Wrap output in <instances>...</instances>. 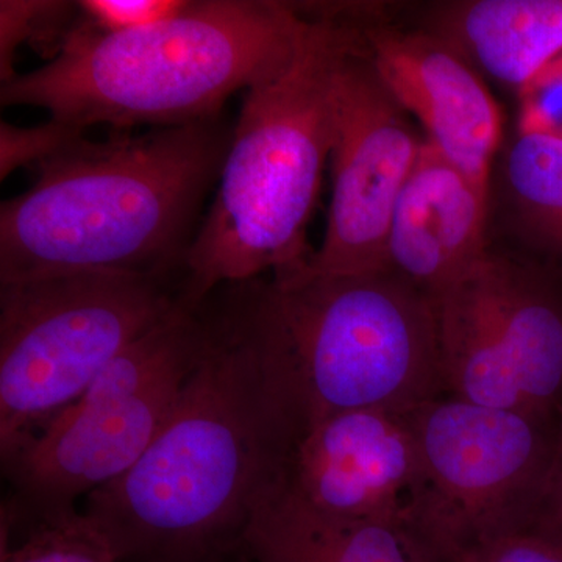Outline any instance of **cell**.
Segmentation results:
<instances>
[{
    "instance_id": "cell-11",
    "label": "cell",
    "mask_w": 562,
    "mask_h": 562,
    "mask_svg": "<svg viewBox=\"0 0 562 562\" xmlns=\"http://www.w3.org/2000/svg\"><path fill=\"white\" fill-rule=\"evenodd\" d=\"M279 486L316 512L419 531L424 468L408 413L358 409L292 438Z\"/></svg>"
},
{
    "instance_id": "cell-8",
    "label": "cell",
    "mask_w": 562,
    "mask_h": 562,
    "mask_svg": "<svg viewBox=\"0 0 562 562\" xmlns=\"http://www.w3.org/2000/svg\"><path fill=\"white\" fill-rule=\"evenodd\" d=\"M435 301L442 395L508 412L562 408V280L487 249Z\"/></svg>"
},
{
    "instance_id": "cell-3",
    "label": "cell",
    "mask_w": 562,
    "mask_h": 562,
    "mask_svg": "<svg viewBox=\"0 0 562 562\" xmlns=\"http://www.w3.org/2000/svg\"><path fill=\"white\" fill-rule=\"evenodd\" d=\"M308 25L301 7L273 0H190L171 20L113 33L79 11L52 60L0 81V103L38 106L85 131L216 120L236 91L290 68Z\"/></svg>"
},
{
    "instance_id": "cell-23",
    "label": "cell",
    "mask_w": 562,
    "mask_h": 562,
    "mask_svg": "<svg viewBox=\"0 0 562 562\" xmlns=\"http://www.w3.org/2000/svg\"><path fill=\"white\" fill-rule=\"evenodd\" d=\"M228 562H247V561H246V557H244V552H243L241 557L236 558V560H232Z\"/></svg>"
},
{
    "instance_id": "cell-4",
    "label": "cell",
    "mask_w": 562,
    "mask_h": 562,
    "mask_svg": "<svg viewBox=\"0 0 562 562\" xmlns=\"http://www.w3.org/2000/svg\"><path fill=\"white\" fill-rule=\"evenodd\" d=\"M302 9V7H301ZM290 68L246 91L217 191L184 261L183 295L301 268L313 255L306 228L335 138L333 77L342 27L324 7Z\"/></svg>"
},
{
    "instance_id": "cell-20",
    "label": "cell",
    "mask_w": 562,
    "mask_h": 562,
    "mask_svg": "<svg viewBox=\"0 0 562 562\" xmlns=\"http://www.w3.org/2000/svg\"><path fill=\"white\" fill-rule=\"evenodd\" d=\"M443 562H562V543L525 527L454 550Z\"/></svg>"
},
{
    "instance_id": "cell-15",
    "label": "cell",
    "mask_w": 562,
    "mask_h": 562,
    "mask_svg": "<svg viewBox=\"0 0 562 562\" xmlns=\"http://www.w3.org/2000/svg\"><path fill=\"white\" fill-rule=\"evenodd\" d=\"M435 22L432 33L517 91L562 57V0L458 2Z\"/></svg>"
},
{
    "instance_id": "cell-6",
    "label": "cell",
    "mask_w": 562,
    "mask_h": 562,
    "mask_svg": "<svg viewBox=\"0 0 562 562\" xmlns=\"http://www.w3.org/2000/svg\"><path fill=\"white\" fill-rule=\"evenodd\" d=\"M183 302V280L135 273H70L0 284L2 461Z\"/></svg>"
},
{
    "instance_id": "cell-1",
    "label": "cell",
    "mask_w": 562,
    "mask_h": 562,
    "mask_svg": "<svg viewBox=\"0 0 562 562\" xmlns=\"http://www.w3.org/2000/svg\"><path fill=\"white\" fill-rule=\"evenodd\" d=\"M209 338L135 465L80 509L120 562H227L279 486L292 441L266 368L249 281L205 301Z\"/></svg>"
},
{
    "instance_id": "cell-14",
    "label": "cell",
    "mask_w": 562,
    "mask_h": 562,
    "mask_svg": "<svg viewBox=\"0 0 562 562\" xmlns=\"http://www.w3.org/2000/svg\"><path fill=\"white\" fill-rule=\"evenodd\" d=\"M243 552L247 562H442L416 528L328 516L280 486L251 517Z\"/></svg>"
},
{
    "instance_id": "cell-18",
    "label": "cell",
    "mask_w": 562,
    "mask_h": 562,
    "mask_svg": "<svg viewBox=\"0 0 562 562\" xmlns=\"http://www.w3.org/2000/svg\"><path fill=\"white\" fill-rule=\"evenodd\" d=\"M79 20V5L47 0H2L0 2V81L16 76L18 47L33 43L43 47L49 60Z\"/></svg>"
},
{
    "instance_id": "cell-10",
    "label": "cell",
    "mask_w": 562,
    "mask_h": 562,
    "mask_svg": "<svg viewBox=\"0 0 562 562\" xmlns=\"http://www.w3.org/2000/svg\"><path fill=\"white\" fill-rule=\"evenodd\" d=\"M325 9L342 27L333 77L331 202L322 246L291 272L386 271L392 213L425 138L376 76L357 29L338 10Z\"/></svg>"
},
{
    "instance_id": "cell-21",
    "label": "cell",
    "mask_w": 562,
    "mask_h": 562,
    "mask_svg": "<svg viewBox=\"0 0 562 562\" xmlns=\"http://www.w3.org/2000/svg\"><path fill=\"white\" fill-rule=\"evenodd\" d=\"M80 16L101 32H127L176 18L190 0H83Z\"/></svg>"
},
{
    "instance_id": "cell-7",
    "label": "cell",
    "mask_w": 562,
    "mask_h": 562,
    "mask_svg": "<svg viewBox=\"0 0 562 562\" xmlns=\"http://www.w3.org/2000/svg\"><path fill=\"white\" fill-rule=\"evenodd\" d=\"M209 338L205 302H183L144 333L24 447L2 461L14 502L33 514L77 509L116 482L171 416Z\"/></svg>"
},
{
    "instance_id": "cell-5",
    "label": "cell",
    "mask_w": 562,
    "mask_h": 562,
    "mask_svg": "<svg viewBox=\"0 0 562 562\" xmlns=\"http://www.w3.org/2000/svg\"><path fill=\"white\" fill-rule=\"evenodd\" d=\"M262 355L292 438L358 409L442 395L435 301L391 271L250 281Z\"/></svg>"
},
{
    "instance_id": "cell-17",
    "label": "cell",
    "mask_w": 562,
    "mask_h": 562,
    "mask_svg": "<svg viewBox=\"0 0 562 562\" xmlns=\"http://www.w3.org/2000/svg\"><path fill=\"white\" fill-rule=\"evenodd\" d=\"M0 562H120V558L80 509L33 514L10 498L2 506Z\"/></svg>"
},
{
    "instance_id": "cell-16",
    "label": "cell",
    "mask_w": 562,
    "mask_h": 562,
    "mask_svg": "<svg viewBox=\"0 0 562 562\" xmlns=\"http://www.w3.org/2000/svg\"><path fill=\"white\" fill-rule=\"evenodd\" d=\"M503 181L514 222L538 255L536 265L562 280V139L519 133Z\"/></svg>"
},
{
    "instance_id": "cell-22",
    "label": "cell",
    "mask_w": 562,
    "mask_h": 562,
    "mask_svg": "<svg viewBox=\"0 0 562 562\" xmlns=\"http://www.w3.org/2000/svg\"><path fill=\"white\" fill-rule=\"evenodd\" d=\"M528 528L562 543V408L552 465Z\"/></svg>"
},
{
    "instance_id": "cell-12",
    "label": "cell",
    "mask_w": 562,
    "mask_h": 562,
    "mask_svg": "<svg viewBox=\"0 0 562 562\" xmlns=\"http://www.w3.org/2000/svg\"><path fill=\"white\" fill-rule=\"evenodd\" d=\"M376 76L424 127L425 139L464 176L491 191L503 135L502 111L471 61L432 32L403 31L344 13Z\"/></svg>"
},
{
    "instance_id": "cell-19",
    "label": "cell",
    "mask_w": 562,
    "mask_h": 562,
    "mask_svg": "<svg viewBox=\"0 0 562 562\" xmlns=\"http://www.w3.org/2000/svg\"><path fill=\"white\" fill-rule=\"evenodd\" d=\"M83 135H87L85 128L52 117L36 127L0 122V179L5 180L25 166H38Z\"/></svg>"
},
{
    "instance_id": "cell-13",
    "label": "cell",
    "mask_w": 562,
    "mask_h": 562,
    "mask_svg": "<svg viewBox=\"0 0 562 562\" xmlns=\"http://www.w3.org/2000/svg\"><path fill=\"white\" fill-rule=\"evenodd\" d=\"M487 206L490 192L425 139L392 213L386 271L438 297L490 249Z\"/></svg>"
},
{
    "instance_id": "cell-9",
    "label": "cell",
    "mask_w": 562,
    "mask_h": 562,
    "mask_svg": "<svg viewBox=\"0 0 562 562\" xmlns=\"http://www.w3.org/2000/svg\"><path fill=\"white\" fill-rule=\"evenodd\" d=\"M424 468L419 532L439 557L530 525L552 465L558 416L439 395L408 413Z\"/></svg>"
},
{
    "instance_id": "cell-2",
    "label": "cell",
    "mask_w": 562,
    "mask_h": 562,
    "mask_svg": "<svg viewBox=\"0 0 562 562\" xmlns=\"http://www.w3.org/2000/svg\"><path fill=\"white\" fill-rule=\"evenodd\" d=\"M233 125L222 117L74 140L0 209V284L70 273L181 279L220 181Z\"/></svg>"
}]
</instances>
